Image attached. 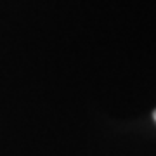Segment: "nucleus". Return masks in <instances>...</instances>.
<instances>
[{
	"mask_svg": "<svg viewBox=\"0 0 156 156\" xmlns=\"http://www.w3.org/2000/svg\"><path fill=\"white\" fill-rule=\"evenodd\" d=\"M153 118H154V122H156V109H154V113H153Z\"/></svg>",
	"mask_w": 156,
	"mask_h": 156,
	"instance_id": "1",
	"label": "nucleus"
}]
</instances>
